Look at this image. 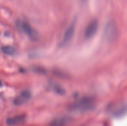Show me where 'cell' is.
Here are the masks:
<instances>
[{
	"label": "cell",
	"mask_w": 127,
	"mask_h": 126,
	"mask_svg": "<svg viewBox=\"0 0 127 126\" xmlns=\"http://www.w3.org/2000/svg\"><path fill=\"white\" fill-rule=\"evenodd\" d=\"M95 100L92 96H84L73 103L69 107V111L76 113H83L92 111L95 107Z\"/></svg>",
	"instance_id": "cell-1"
},
{
	"label": "cell",
	"mask_w": 127,
	"mask_h": 126,
	"mask_svg": "<svg viewBox=\"0 0 127 126\" xmlns=\"http://www.w3.org/2000/svg\"><path fill=\"white\" fill-rule=\"evenodd\" d=\"M26 121V116L24 115H17L9 117L6 120L7 126H14L23 124Z\"/></svg>",
	"instance_id": "cell-8"
},
{
	"label": "cell",
	"mask_w": 127,
	"mask_h": 126,
	"mask_svg": "<svg viewBox=\"0 0 127 126\" xmlns=\"http://www.w3.org/2000/svg\"><path fill=\"white\" fill-rule=\"evenodd\" d=\"M31 93L29 90H24L18 96L15 98L14 100V103L17 106H21L24 105L31 98Z\"/></svg>",
	"instance_id": "cell-6"
},
{
	"label": "cell",
	"mask_w": 127,
	"mask_h": 126,
	"mask_svg": "<svg viewBox=\"0 0 127 126\" xmlns=\"http://www.w3.org/2000/svg\"><path fill=\"white\" fill-rule=\"evenodd\" d=\"M1 51L4 54L9 56H14L17 54L16 48L11 46H4L1 47Z\"/></svg>",
	"instance_id": "cell-10"
},
{
	"label": "cell",
	"mask_w": 127,
	"mask_h": 126,
	"mask_svg": "<svg viewBox=\"0 0 127 126\" xmlns=\"http://www.w3.org/2000/svg\"><path fill=\"white\" fill-rule=\"evenodd\" d=\"M50 87L58 95H63L65 93V90L59 84L55 82H50Z\"/></svg>",
	"instance_id": "cell-11"
},
{
	"label": "cell",
	"mask_w": 127,
	"mask_h": 126,
	"mask_svg": "<svg viewBox=\"0 0 127 126\" xmlns=\"http://www.w3.org/2000/svg\"><path fill=\"white\" fill-rule=\"evenodd\" d=\"M17 28L20 31L26 35L30 40L32 41L37 40L38 35L37 31L28 22L22 20H19L16 22Z\"/></svg>",
	"instance_id": "cell-3"
},
{
	"label": "cell",
	"mask_w": 127,
	"mask_h": 126,
	"mask_svg": "<svg viewBox=\"0 0 127 126\" xmlns=\"http://www.w3.org/2000/svg\"><path fill=\"white\" fill-rule=\"evenodd\" d=\"M74 33H75V24L74 23H72V24L68 27L66 30L64 32L63 39L60 43L61 46H64L68 44L73 39Z\"/></svg>",
	"instance_id": "cell-4"
},
{
	"label": "cell",
	"mask_w": 127,
	"mask_h": 126,
	"mask_svg": "<svg viewBox=\"0 0 127 126\" xmlns=\"http://www.w3.org/2000/svg\"><path fill=\"white\" fill-rule=\"evenodd\" d=\"M35 70L36 72L41 73V74H45L46 72V70L42 67H36Z\"/></svg>",
	"instance_id": "cell-12"
},
{
	"label": "cell",
	"mask_w": 127,
	"mask_h": 126,
	"mask_svg": "<svg viewBox=\"0 0 127 126\" xmlns=\"http://www.w3.org/2000/svg\"><path fill=\"white\" fill-rule=\"evenodd\" d=\"M71 121V119L69 117H60L55 119L51 122V126H64Z\"/></svg>",
	"instance_id": "cell-9"
},
{
	"label": "cell",
	"mask_w": 127,
	"mask_h": 126,
	"mask_svg": "<svg viewBox=\"0 0 127 126\" xmlns=\"http://www.w3.org/2000/svg\"><path fill=\"white\" fill-rule=\"evenodd\" d=\"M99 23L97 20H93L89 22L85 30V37L87 39L93 38L95 35L98 30Z\"/></svg>",
	"instance_id": "cell-5"
},
{
	"label": "cell",
	"mask_w": 127,
	"mask_h": 126,
	"mask_svg": "<svg viewBox=\"0 0 127 126\" xmlns=\"http://www.w3.org/2000/svg\"><path fill=\"white\" fill-rule=\"evenodd\" d=\"M127 112V106L125 104H122L121 105L114 106L112 109V114L113 116L116 118H121L124 116Z\"/></svg>",
	"instance_id": "cell-7"
},
{
	"label": "cell",
	"mask_w": 127,
	"mask_h": 126,
	"mask_svg": "<svg viewBox=\"0 0 127 126\" xmlns=\"http://www.w3.org/2000/svg\"><path fill=\"white\" fill-rule=\"evenodd\" d=\"M104 38L109 43H114L119 36V28L114 21H109L106 23L104 28Z\"/></svg>",
	"instance_id": "cell-2"
}]
</instances>
